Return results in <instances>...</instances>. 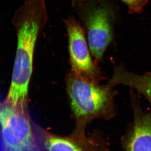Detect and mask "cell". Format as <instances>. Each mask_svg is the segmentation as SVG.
Masks as SVG:
<instances>
[{"label":"cell","instance_id":"6da1fadb","mask_svg":"<svg viewBox=\"0 0 151 151\" xmlns=\"http://www.w3.org/2000/svg\"><path fill=\"white\" fill-rule=\"evenodd\" d=\"M66 85L71 111L80 130L94 119L109 120L117 114V92L110 84L100 85L70 73Z\"/></svg>","mask_w":151,"mask_h":151},{"label":"cell","instance_id":"7a4b0ae2","mask_svg":"<svg viewBox=\"0 0 151 151\" xmlns=\"http://www.w3.org/2000/svg\"><path fill=\"white\" fill-rule=\"evenodd\" d=\"M17 48L12 81L6 100L17 108L27 109L29 84L32 74L35 48L44 28L32 19L22 20L14 26Z\"/></svg>","mask_w":151,"mask_h":151},{"label":"cell","instance_id":"3957f363","mask_svg":"<svg viewBox=\"0 0 151 151\" xmlns=\"http://www.w3.org/2000/svg\"><path fill=\"white\" fill-rule=\"evenodd\" d=\"M71 6L86 31L91 55L97 64L113 40V10L103 0H72Z\"/></svg>","mask_w":151,"mask_h":151},{"label":"cell","instance_id":"277c9868","mask_svg":"<svg viewBox=\"0 0 151 151\" xmlns=\"http://www.w3.org/2000/svg\"><path fill=\"white\" fill-rule=\"evenodd\" d=\"M1 151H40L27 110L1 105Z\"/></svg>","mask_w":151,"mask_h":151},{"label":"cell","instance_id":"5b68a950","mask_svg":"<svg viewBox=\"0 0 151 151\" xmlns=\"http://www.w3.org/2000/svg\"><path fill=\"white\" fill-rule=\"evenodd\" d=\"M68 39L71 73L97 84L105 77L92 58L86 31L75 17L63 20Z\"/></svg>","mask_w":151,"mask_h":151},{"label":"cell","instance_id":"8992f818","mask_svg":"<svg viewBox=\"0 0 151 151\" xmlns=\"http://www.w3.org/2000/svg\"><path fill=\"white\" fill-rule=\"evenodd\" d=\"M133 120L122 138L124 151H151V109L143 111L133 90L130 91Z\"/></svg>","mask_w":151,"mask_h":151},{"label":"cell","instance_id":"52a82bcc","mask_svg":"<svg viewBox=\"0 0 151 151\" xmlns=\"http://www.w3.org/2000/svg\"><path fill=\"white\" fill-rule=\"evenodd\" d=\"M107 83L113 87L123 85L130 87L147 100L151 109V72L137 74L115 64L113 73Z\"/></svg>","mask_w":151,"mask_h":151},{"label":"cell","instance_id":"ba28073f","mask_svg":"<svg viewBox=\"0 0 151 151\" xmlns=\"http://www.w3.org/2000/svg\"><path fill=\"white\" fill-rule=\"evenodd\" d=\"M44 144L47 151H109L108 143L101 134L85 139L82 144L69 138L48 134Z\"/></svg>","mask_w":151,"mask_h":151},{"label":"cell","instance_id":"9c48e42d","mask_svg":"<svg viewBox=\"0 0 151 151\" xmlns=\"http://www.w3.org/2000/svg\"><path fill=\"white\" fill-rule=\"evenodd\" d=\"M128 6L130 13H140L147 3V0H121Z\"/></svg>","mask_w":151,"mask_h":151}]
</instances>
